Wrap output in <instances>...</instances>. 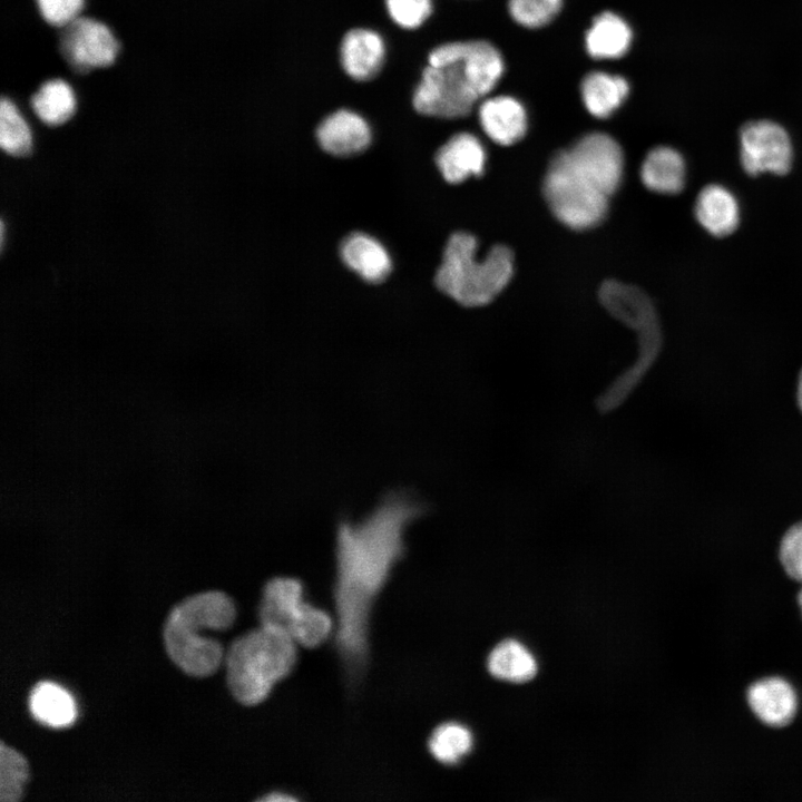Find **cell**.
Listing matches in <instances>:
<instances>
[{"label":"cell","instance_id":"6da1fadb","mask_svg":"<svg viewBox=\"0 0 802 802\" xmlns=\"http://www.w3.org/2000/svg\"><path fill=\"white\" fill-rule=\"evenodd\" d=\"M424 507L403 491L390 492L358 524L336 534V648L349 681L356 683L368 661L370 609L394 564L404 552L405 528Z\"/></svg>","mask_w":802,"mask_h":802},{"label":"cell","instance_id":"7a4b0ae2","mask_svg":"<svg viewBox=\"0 0 802 802\" xmlns=\"http://www.w3.org/2000/svg\"><path fill=\"white\" fill-rule=\"evenodd\" d=\"M412 96L421 115L444 119L466 117L501 78L499 50L485 40L453 41L436 47L428 57Z\"/></svg>","mask_w":802,"mask_h":802},{"label":"cell","instance_id":"3957f363","mask_svg":"<svg viewBox=\"0 0 802 802\" xmlns=\"http://www.w3.org/2000/svg\"><path fill=\"white\" fill-rule=\"evenodd\" d=\"M236 609L223 591L208 590L182 600L172 608L164 625V644L170 659L186 674L205 677L217 671L224 652L221 643L204 637V630H225L233 625Z\"/></svg>","mask_w":802,"mask_h":802},{"label":"cell","instance_id":"277c9868","mask_svg":"<svg viewBox=\"0 0 802 802\" xmlns=\"http://www.w3.org/2000/svg\"><path fill=\"white\" fill-rule=\"evenodd\" d=\"M295 662L296 642L290 633L261 625L231 644L225 655L228 688L241 704H260Z\"/></svg>","mask_w":802,"mask_h":802},{"label":"cell","instance_id":"5b68a950","mask_svg":"<svg viewBox=\"0 0 802 802\" xmlns=\"http://www.w3.org/2000/svg\"><path fill=\"white\" fill-rule=\"evenodd\" d=\"M477 238L466 232L450 236L436 285L459 304L478 307L489 304L508 285L514 275V254L505 245H495L479 261Z\"/></svg>","mask_w":802,"mask_h":802},{"label":"cell","instance_id":"8992f818","mask_svg":"<svg viewBox=\"0 0 802 802\" xmlns=\"http://www.w3.org/2000/svg\"><path fill=\"white\" fill-rule=\"evenodd\" d=\"M544 195L555 217L573 229H586L600 223L608 208V198L588 176L558 151L550 160Z\"/></svg>","mask_w":802,"mask_h":802},{"label":"cell","instance_id":"52a82bcc","mask_svg":"<svg viewBox=\"0 0 802 802\" xmlns=\"http://www.w3.org/2000/svg\"><path fill=\"white\" fill-rule=\"evenodd\" d=\"M56 45L62 62L80 76L114 66L120 51L113 29L89 16H79L59 28Z\"/></svg>","mask_w":802,"mask_h":802},{"label":"cell","instance_id":"ba28073f","mask_svg":"<svg viewBox=\"0 0 802 802\" xmlns=\"http://www.w3.org/2000/svg\"><path fill=\"white\" fill-rule=\"evenodd\" d=\"M598 296L614 317L635 331L637 356L655 362L662 348V331L649 297L637 286L615 280L604 282Z\"/></svg>","mask_w":802,"mask_h":802},{"label":"cell","instance_id":"9c48e42d","mask_svg":"<svg viewBox=\"0 0 802 802\" xmlns=\"http://www.w3.org/2000/svg\"><path fill=\"white\" fill-rule=\"evenodd\" d=\"M740 163L750 176L763 173L785 175L793 163V145L780 124L751 120L740 129Z\"/></svg>","mask_w":802,"mask_h":802},{"label":"cell","instance_id":"30bf717a","mask_svg":"<svg viewBox=\"0 0 802 802\" xmlns=\"http://www.w3.org/2000/svg\"><path fill=\"white\" fill-rule=\"evenodd\" d=\"M570 163L609 197L619 187L624 155L619 144L605 133H590L563 149Z\"/></svg>","mask_w":802,"mask_h":802},{"label":"cell","instance_id":"8fae6325","mask_svg":"<svg viewBox=\"0 0 802 802\" xmlns=\"http://www.w3.org/2000/svg\"><path fill=\"white\" fill-rule=\"evenodd\" d=\"M746 702L755 717L772 728L791 724L799 706L794 687L780 676L764 677L752 683L746 689Z\"/></svg>","mask_w":802,"mask_h":802},{"label":"cell","instance_id":"7c38bea8","mask_svg":"<svg viewBox=\"0 0 802 802\" xmlns=\"http://www.w3.org/2000/svg\"><path fill=\"white\" fill-rule=\"evenodd\" d=\"M320 146L335 156L363 151L371 141V130L359 114L340 109L324 118L316 129Z\"/></svg>","mask_w":802,"mask_h":802},{"label":"cell","instance_id":"4fadbf2b","mask_svg":"<svg viewBox=\"0 0 802 802\" xmlns=\"http://www.w3.org/2000/svg\"><path fill=\"white\" fill-rule=\"evenodd\" d=\"M384 56V41L374 30L354 28L342 38L341 65L345 74L354 80L372 79L380 71Z\"/></svg>","mask_w":802,"mask_h":802},{"label":"cell","instance_id":"5bb4252c","mask_svg":"<svg viewBox=\"0 0 802 802\" xmlns=\"http://www.w3.org/2000/svg\"><path fill=\"white\" fill-rule=\"evenodd\" d=\"M694 214L708 234L724 237L739 227L741 207L736 195L730 188L721 184H710L698 193Z\"/></svg>","mask_w":802,"mask_h":802},{"label":"cell","instance_id":"9a60e30c","mask_svg":"<svg viewBox=\"0 0 802 802\" xmlns=\"http://www.w3.org/2000/svg\"><path fill=\"white\" fill-rule=\"evenodd\" d=\"M480 126L496 144L509 146L519 141L527 130V114L514 97L485 99L478 109Z\"/></svg>","mask_w":802,"mask_h":802},{"label":"cell","instance_id":"2e32d148","mask_svg":"<svg viewBox=\"0 0 802 802\" xmlns=\"http://www.w3.org/2000/svg\"><path fill=\"white\" fill-rule=\"evenodd\" d=\"M436 163L447 182L458 184L482 174L486 150L475 135L459 133L439 148Z\"/></svg>","mask_w":802,"mask_h":802},{"label":"cell","instance_id":"e0dca14e","mask_svg":"<svg viewBox=\"0 0 802 802\" xmlns=\"http://www.w3.org/2000/svg\"><path fill=\"white\" fill-rule=\"evenodd\" d=\"M303 585L299 579L276 577L267 581L258 607L261 625L280 627L288 633L290 624L304 603Z\"/></svg>","mask_w":802,"mask_h":802},{"label":"cell","instance_id":"ac0fdd59","mask_svg":"<svg viewBox=\"0 0 802 802\" xmlns=\"http://www.w3.org/2000/svg\"><path fill=\"white\" fill-rule=\"evenodd\" d=\"M640 178L649 190L673 195L679 193L686 180V163L682 154L668 146L651 149L640 168Z\"/></svg>","mask_w":802,"mask_h":802},{"label":"cell","instance_id":"d6986e66","mask_svg":"<svg viewBox=\"0 0 802 802\" xmlns=\"http://www.w3.org/2000/svg\"><path fill=\"white\" fill-rule=\"evenodd\" d=\"M33 115L49 127L69 121L77 109V96L71 85L61 77L43 80L29 96Z\"/></svg>","mask_w":802,"mask_h":802},{"label":"cell","instance_id":"ffe728a7","mask_svg":"<svg viewBox=\"0 0 802 802\" xmlns=\"http://www.w3.org/2000/svg\"><path fill=\"white\" fill-rule=\"evenodd\" d=\"M633 33L618 14L604 11L596 16L585 36V47L594 59H617L629 49Z\"/></svg>","mask_w":802,"mask_h":802},{"label":"cell","instance_id":"44dd1931","mask_svg":"<svg viewBox=\"0 0 802 802\" xmlns=\"http://www.w3.org/2000/svg\"><path fill=\"white\" fill-rule=\"evenodd\" d=\"M341 256L351 270L371 283L382 282L391 271V260L385 248L362 233H354L344 239Z\"/></svg>","mask_w":802,"mask_h":802},{"label":"cell","instance_id":"7402d4cb","mask_svg":"<svg viewBox=\"0 0 802 802\" xmlns=\"http://www.w3.org/2000/svg\"><path fill=\"white\" fill-rule=\"evenodd\" d=\"M629 94L627 80L604 71L587 74L580 84V95L587 111L597 118L609 117Z\"/></svg>","mask_w":802,"mask_h":802},{"label":"cell","instance_id":"603a6c76","mask_svg":"<svg viewBox=\"0 0 802 802\" xmlns=\"http://www.w3.org/2000/svg\"><path fill=\"white\" fill-rule=\"evenodd\" d=\"M29 710L39 723L57 728L69 726L77 715L72 696L48 681L37 683L31 689Z\"/></svg>","mask_w":802,"mask_h":802},{"label":"cell","instance_id":"cb8c5ba5","mask_svg":"<svg viewBox=\"0 0 802 802\" xmlns=\"http://www.w3.org/2000/svg\"><path fill=\"white\" fill-rule=\"evenodd\" d=\"M488 669L497 678L524 683L537 673V663L532 654L519 642L505 639L488 657Z\"/></svg>","mask_w":802,"mask_h":802},{"label":"cell","instance_id":"d4e9b609","mask_svg":"<svg viewBox=\"0 0 802 802\" xmlns=\"http://www.w3.org/2000/svg\"><path fill=\"white\" fill-rule=\"evenodd\" d=\"M0 147L10 156L26 157L33 147L28 123L10 97L0 99Z\"/></svg>","mask_w":802,"mask_h":802},{"label":"cell","instance_id":"484cf974","mask_svg":"<svg viewBox=\"0 0 802 802\" xmlns=\"http://www.w3.org/2000/svg\"><path fill=\"white\" fill-rule=\"evenodd\" d=\"M333 622L323 609L303 603L295 613L288 633L302 646L312 648L325 642L331 636Z\"/></svg>","mask_w":802,"mask_h":802},{"label":"cell","instance_id":"4316f807","mask_svg":"<svg viewBox=\"0 0 802 802\" xmlns=\"http://www.w3.org/2000/svg\"><path fill=\"white\" fill-rule=\"evenodd\" d=\"M428 745L439 762L456 764L471 750L472 735L462 724L448 722L433 731Z\"/></svg>","mask_w":802,"mask_h":802},{"label":"cell","instance_id":"83f0119b","mask_svg":"<svg viewBox=\"0 0 802 802\" xmlns=\"http://www.w3.org/2000/svg\"><path fill=\"white\" fill-rule=\"evenodd\" d=\"M28 779V764L26 759L16 750L0 744V801L16 802L23 792V784Z\"/></svg>","mask_w":802,"mask_h":802},{"label":"cell","instance_id":"f1b7e54d","mask_svg":"<svg viewBox=\"0 0 802 802\" xmlns=\"http://www.w3.org/2000/svg\"><path fill=\"white\" fill-rule=\"evenodd\" d=\"M563 0H508L511 18L522 27L540 28L560 11Z\"/></svg>","mask_w":802,"mask_h":802},{"label":"cell","instance_id":"f546056e","mask_svg":"<svg viewBox=\"0 0 802 802\" xmlns=\"http://www.w3.org/2000/svg\"><path fill=\"white\" fill-rule=\"evenodd\" d=\"M779 560L785 574L802 583V519L792 524L779 544Z\"/></svg>","mask_w":802,"mask_h":802},{"label":"cell","instance_id":"4dcf8cb0","mask_svg":"<svg viewBox=\"0 0 802 802\" xmlns=\"http://www.w3.org/2000/svg\"><path fill=\"white\" fill-rule=\"evenodd\" d=\"M40 19L51 28H62L85 11L86 0H33Z\"/></svg>","mask_w":802,"mask_h":802},{"label":"cell","instance_id":"1f68e13d","mask_svg":"<svg viewBox=\"0 0 802 802\" xmlns=\"http://www.w3.org/2000/svg\"><path fill=\"white\" fill-rule=\"evenodd\" d=\"M390 18L401 28L420 27L432 11L431 0H384Z\"/></svg>","mask_w":802,"mask_h":802},{"label":"cell","instance_id":"d6a6232c","mask_svg":"<svg viewBox=\"0 0 802 802\" xmlns=\"http://www.w3.org/2000/svg\"><path fill=\"white\" fill-rule=\"evenodd\" d=\"M260 800L265 801V802H278V801H296L297 799L293 795L277 791V792H272V793L263 796Z\"/></svg>","mask_w":802,"mask_h":802},{"label":"cell","instance_id":"836d02e7","mask_svg":"<svg viewBox=\"0 0 802 802\" xmlns=\"http://www.w3.org/2000/svg\"><path fill=\"white\" fill-rule=\"evenodd\" d=\"M795 400L800 412L802 413V368L799 372L796 387H795Z\"/></svg>","mask_w":802,"mask_h":802},{"label":"cell","instance_id":"e575fe53","mask_svg":"<svg viewBox=\"0 0 802 802\" xmlns=\"http://www.w3.org/2000/svg\"><path fill=\"white\" fill-rule=\"evenodd\" d=\"M796 600H798V605H799V608H800L801 615H802V588L798 593Z\"/></svg>","mask_w":802,"mask_h":802}]
</instances>
